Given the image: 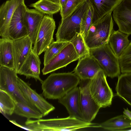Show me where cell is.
Here are the masks:
<instances>
[{"label":"cell","mask_w":131,"mask_h":131,"mask_svg":"<svg viewBox=\"0 0 131 131\" xmlns=\"http://www.w3.org/2000/svg\"><path fill=\"white\" fill-rule=\"evenodd\" d=\"M70 42L73 46L79 59L89 54V49L81 34L77 33L75 37Z\"/></svg>","instance_id":"obj_29"},{"label":"cell","mask_w":131,"mask_h":131,"mask_svg":"<svg viewBox=\"0 0 131 131\" xmlns=\"http://www.w3.org/2000/svg\"><path fill=\"white\" fill-rule=\"evenodd\" d=\"M89 49V54L97 61L106 77L113 78L120 75L119 58L113 52L108 43Z\"/></svg>","instance_id":"obj_5"},{"label":"cell","mask_w":131,"mask_h":131,"mask_svg":"<svg viewBox=\"0 0 131 131\" xmlns=\"http://www.w3.org/2000/svg\"><path fill=\"white\" fill-rule=\"evenodd\" d=\"M94 10L91 4L83 17L81 23V34L84 38L92 24Z\"/></svg>","instance_id":"obj_31"},{"label":"cell","mask_w":131,"mask_h":131,"mask_svg":"<svg viewBox=\"0 0 131 131\" xmlns=\"http://www.w3.org/2000/svg\"><path fill=\"white\" fill-rule=\"evenodd\" d=\"M17 74L14 69L0 66V89L8 93L16 102H21L39 111L21 92L17 83Z\"/></svg>","instance_id":"obj_6"},{"label":"cell","mask_w":131,"mask_h":131,"mask_svg":"<svg viewBox=\"0 0 131 131\" xmlns=\"http://www.w3.org/2000/svg\"><path fill=\"white\" fill-rule=\"evenodd\" d=\"M98 126L107 130H123L124 129L131 128V119L124 114L102 123Z\"/></svg>","instance_id":"obj_24"},{"label":"cell","mask_w":131,"mask_h":131,"mask_svg":"<svg viewBox=\"0 0 131 131\" xmlns=\"http://www.w3.org/2000/svg\"><path fill=\"white\" fill-rule=\"evenodd\" d=\"M17 83L21 92L29 101L34 105L43 115H48L55 107L47 102L41 95L38 94L30 87V84L18 77Z\"/></svg>","instance_id":"obj_11"},{"label":"cell","mask_w":131,"mask_h":131,"mask_svg":"<svg viewBox=\"0 0 131 131\" xmlns=\"http://www.w3.org/2000/svg\"><path fill=\"white\" fill-rule=\"evenodd\" d=\"M113 17L121 32L131 34V0H121L113 11Z\"/></svg>","instance_id":"obj_12"},{"label":"cell","mask_w":131,"mask_h":131,"mask_svg":"<svg viewBox=\"0 0 131 131\" xmlns=\"http://www.w3.org/2000/svg\"><path fill=\"white\" fill-rule=\"evenodd\" d=\"M33 44L28 36L14 40V69L17 74H18L22 66L32 50Z\"/></svg>","instance_id":"obj_14"},{"label":"cell","mask_w":131,"mask_h":131,"mask_svg":"<svg viewBox=\"0 0 131 131\" xmlns=\"http://www.w3.org/2000/svg\"><path fill=\"white\" fill-rule=\"evenodd\" d=\"M14 40L9 38L0 39V66L14 69L13 52Z\"/></svg>","instance_id":"obj_22"},{"label":"cell","mask_w":131,"mask_h":131,"mask_svg":"<svg viewBox=\"0 0 131 131\" xmlns=\"http://www.w3.org/2000/svg\"><path fill=\"white\" fill-rule=\"evenodd\" d=\"M40 12L45 15H52L60 11L61 7L60 4L48 0H39L29 5Z\"/></svg>","instance_id":"obj_25"},{"label":"cell","mask_w":131,"mask_h":131,"mask_svg":"<svg viewBox=\"0 0 131 131\" xmlns=\"http://www.w3.org/2000/svg\"><path fill=\"white\" fill-rule=\"evenodd\" d=\"M113 26L112 13L107 14L92 24L84 38L89 49L108 43L110 37L113 30Z\"/></svg>","instance_id":"obj_4"},{"label":"cell","mask_w":131,"mask_h":131,"mask_svg":"<svg viewBox=\"0 0 131 131\" xmlns=\"http://www.w3.org/2000/svg\"><path fill=\"white\" fill-rule=\"evenodd\" d=\"M118 77L116 94L131 106V73H123Z\"/></svg>","instance_id":"obj_23"},{"label":"cell","mask_w":131,"mask_h":131,"mask_svg":"<svg viewBox=\"0 0 131 131\" xmlns=\"http://www.w3.org/2000/svg\"><path fill=\"white\" fill-rule=\"evenodd\" d=\"M90 80H81L79 83L80 106L83 120L90 123L101 107L92 97L89 88Z\"/></svg>","instance_id":"obj_8"},{"label":"cell","mask_w":131,"mask_h":131,"mask_svg":"<svg viewBox=\"0 0 131 131\" xmlns=\"http://www.w3.org/2000/svg\"><path fill=\"white\" fill-rule=\"evenodd\" d=\"M121 72L131 73V41L119 57Z\"/></svg>","instance_id":"obj_30"},{"label":"cell","mask_w":131,"mask_h":131,"mask_svg":"<svg viewBox=\"0 0 131 131\" xmlns=\"http://www.w3.org/2000/svg\"><path fill=\"white\" fill-rule=\"evenodd\" d=\"M121 0H89L94 10L92 24L112 13Z\"/></svg>","instance_id":"obj_20"},{"label":"cell","mask_w":131,"mask_h":131,"mask_svg":"<svg viewBox=\"0 0 131 131\" xmlns=\"http://www.w3.org/2000/svg\"><path fill=\"white\" fill-rule=\"evenodd\" d=\"M41 63L39 56L32 49L22 66L18 74L24 75L26 79L34 78L42 83L43 81L40 77Z\"/></svg>","instance_id":"obj_18"},{"label":"cell","mask_w":131,"mask_h":131,"mask_svg":"<svg viewBox=\"0 0 131 131\" xmlns=\"http://www.w3.org/2000/svg\"><path fill=\"white\" fill-rule=\"evenodd\" d=\"M123 112L124 114L125 115L131 119V111L129 110L127 108L126 109L124 108Z\"/></svg>","instance_id":"obj_34"},{"label":"cell","mask_w":131,"mask_h":131,"mask_svg":"<svg viewBox=\"0 0 131 131\" xmlns=\"http://www.w3.org/2000/svg\"><path fill=\"white\" fill-rule=\"evenodd\" d=\"M27 8L24 1L17 8L12 18L9 26V37L14 40L28 36L24 18Z\"/></svg>","instance_id":"obj_13"},{"label":"cell","mask_w":131,"mask_h":131,"mask_svg":"<svg viewBox=\"0 0 131 131\" xmlns=\"http://www.w3.org/2000/svg\"><path fill=\"white\" fill-rule=\"evenodd\" d=\"M129 35L119 30H113L110 37L109 45L113 52L118 58L130 42L128 39Z\"/></svg>","instance_id":"obj_21"},{"label":"cell","mask_w":131,"mask_h":131,"mask_svg":"<svg viewBox=\"0 0 131 131\" xmlns=\"http://www.w3.org/2000/svg\"><path fill=\"white\" fill-rule=\"evenodd\" d=\"M10 122L12 123H13L14 124H15V125L18 126L19 127H21L24 129L29 130V131H31V130L29 128H28L27 127H25L23 126H21L20 125H19L17 123H16V122L14 120H10L9 121Z\"/></svg>","instance_id":"obj_33"},{"label":"cell","mask_w":131,"mask_h":131,"mask_svg":"<svg viewBox=\"0 0 131 131\" xmlns=\"http://www.w3.org/2000/svg\"><path fill=\"white\" fill-rule=\"evenodd\" d=\"M56 28L55 22L52 16L44 15L38 31L33 50L40 55L54 41L53 35Z\"/></svg>","instance_id":"obj_9"},{"label":"cell","mask_w":131,"mask_h":131,"mask_svg":"<svg viewBox=\"0 0 131 131\" xmlns=\"http://www.w3.org/2000/svg\"><path fill=\"white\" fill-rule=\"evenodd\" d=\"M106 77L101 69L90 80L91 94L101 108L110 106L112 104L113 97L112 90L107 82Z\"/></svg>","instance_id":"obj_7"},{"label":"cell","mask_w":131,"mask_h":131,"mask_svg":"<svg viewBox=\"0 0 131 131\" xmlns=\"http://www.w3.org/2000/svg\"><path fill=\"white\" fill-rule=\"evenodd\" d=\"M70 42L57 41L53 42L44 51V66L48 64Z\"/></svg>","instance_id":"obj_28"},{"label":"cell","mask_w":131,"mask_h":131,"mask_svg":"<svg viewBox=\"0 0 131 131\" xmlns=\"http://www.w3.org/2000/svg\"><path fill=\"white\" fill-rule=\"evenodd\" d=\"M53 2L60 4V0H48Z\"/></svg>","instance_id":"obj_36"},{"label":"cell","mask_w":131,"mask_h":131,"mask_svg":"<svg viewBox=\"0 0 131 131\" xmlns=\"http://www.w3.org/2000/svg\"><path fill=\"white\" fill-rule=\"evenodd\" d=\"M86 0H68L64 7L60 11L61 19L70 15Z\"/></svg>","instance_id":"obj_32"},{"label":"cell","mask_w":131,"mask_h":131,"mask_svg":"<svg viewBox=\"0 0 131 131\" xmlns=\"http://www.w3.org/2000/svg\"><path fill=\"white\" fill-rule=\"evenodd\" d=\"M25 0H8L0 7V36L9 38V28L12 18L16 10Z\"/></svg>","instance_id":"obj_15"},{"label":"cell","mask_w":131,"mask_h":131,"mask_svg":"<svg viewBox=\"0 0 131 131\" xmlns=\"http://www.w3.org/2000/svg\"><path fill=\"white\" fill-rule=\"evenodd\" d=\"M80 92L77 86L58 99V102L66 108L69 116L83 120L80 106Z\"/></svg>","instance_id":"obj_17"},{"label":"cell","mask_w":131,"mask_h":131,"mask_svg":"<svg viewBox=\"0 0 131 131\" xmlns=\"http://www.w3.org/2000/svg\"><path fill=\"white\" fill-rule=\"evenodd\" d=\"M91 5L89 0H86L70 15L61 19L56 34V41L70 42L77 33L81 34L82 19Z\"/></svg>","instance_id":"obj_3"},{"label":"cell","mask_w":131,"mask_h":131,"mask_svg":"<svg viewBox=\"0 0 131 131\" xmlns=\"http://www.w3.org/2000/svg\"><path fill=\"white\" fill-rule=\"evenodd\" d=\"M14 113L19 116L25 117L28 119L41 118L43 114L27 105L20 102H16Z\"/></svg>","instance_id":"obj_27"},{"label":"cell","mask_w":131,"mask_h":131,"mask_svg":"<svg viewBox=\"0 0 131 131\" xmlns=\"http://www.w3.org/2000/svg\"><path fill=\"white\" fill-rule=\"evenodd\" d=\"M80 79L74 73H52L42 83L45 99H59L79 84Z\"/></svg>","instance_id":"obj_1"},{"label":"cell","mask_w":131,"mask_h":131,"mask_svg":"<svg viewBox=\"0 0 131 131\" xmlns=\"http://www.w3.org/2000/svg\"><path fill=\"white\" fill-rule=\"evenodd\" d=\"M16 102L6 91L0 89V111L3 115H11L14 113Z\"/></svg>","instance_id":"obj_26"},{"label":"cell","mask_w":131,"mask_h":131,"mask_svg":"<svg viewBox=\"0 0 131 131\" xmlns=\"http://www.w3.org/2000/svg\"><path fill=\"white\" fill-rule=\"evenodd\" d=\"M44 15L35 9H29L28 8L25 13L24 18L28 36L34 45Z\"/></svg>","instance_id":"obj_19"},{"label":"cell","mask_w":131,"mask_h":131,"mask_svg":"<svg viewBox=\"0 0 131 131\" xmlns=\"http://www.w3.org/2000/svg\"><path fill=\"white\" fill-rule=\"evenodd\" d=\"M68 1V0H60V4L61 7V9H63Z\"/></svg>","instance_id":"obj_35"},{"label":"cell","mask_w":131,"mask_h":131,"mask_svg":"<svg viewBox=\"0 0 131 131\" xmlns=\"http://www.w3.org/2000/svg\"><path fill=\"white\" fill-rule=\"evenodd\" d=\"M26 126L32 131H74L94 127V124L70 116L62 118L27 119Z\"/></svg>","instance_id":"obj_2"},{"label":"cell","mask_w":131,"mask_h":131,"mask_svg":"<svg viewBox=\"0 0 131 131\" xmlns=\"http://www.w3.org/2000/svg\"><path fill=\"white\" fill-rule=\"evenodd\" d=\"M79 59L74 72L81 80H91L101 69L97 61L89 54Z\"/></svg>","instance_id":"obj_16"},{"label":"cell","mask_w":131,"mask_h":131,"mask_svg":"<svg viewBox=\"0 0 131 131\" xmlns=\"http://www.w3.org/2000/svg\"><path fill=\"white\" fill-rule=\"evenodd\" d=\"M79 59L72 44L70 42L42 70L43 75H46Z\"/></svg>","instance_id":"obj_10"}]
</instances>
